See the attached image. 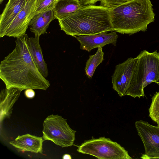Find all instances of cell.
Masks as SVG:
<instances>
[{
    "mask_svg": "<svg viewBox=\"0 0 159 159\" xmlns=\"http://www.w3.org/2000/svg\"><path fill=\"white\" fill-rule=\"evenodd\" d=\"M135 58L130 57L117 65L112 76V88L121 97L125 95L133 76Z\"/></svg>",
    "mask_w": 159,
    "mask_h": 159,
    "instance_id": "9c48e42d",
    "label": "cell"
},
{
    "mask_svg": "<svg viewBox=\"0 0 159 159\" xmlns=\"http://www.w3.org/2000/svg\"><path fill=\"white\" fill-rule=\"evenodd\" d=\"M42 138L62 148L74 145L76 131L68 125L66 120L58 114L48 116L44 120Z\"/></svg>",
    "mask_w": 159,
    "mask_h": 159,
    "instance_id": "8992f818",
    "label": "cell"
},
{
    "mask_svg": "<svg viewBox=\"0 0 159 159\" xmlns=\"http://www.w3.org/2000/svg\"><path fill=\"white\" fill-rule=\"evenodd\" d=\"M82 6L94 5L99 0H77Z\"/></svg>",
    "mask_w": 159,
    "mask_h": 159,
    "instance_id": "44dd1931",
    "label": "cell"
},
{
    "mask_svg": "<svg viewBox=\"0 0 159 159\" xmlns=\"http://www.w3.org/2000/svg\"><path fill=\"white\" fill-rule=\"evenodd\" d=\"M135 59L133 76L125 95L140 98L144 96V89L146 86L159 81V52L143 50Z\"/></svg>",
    "mask_w": 159,
    "mask_h": 159,
    "instance_id": "277c9868",
    "label": "cell"
},
{
    "mask_svg": "<svg viewBox=\"0 0 159 159\" xmlns=\"http://www.w3.org/2000/svg\"><path fill=\"white\" fill-rule=\"evenodd\" d=\"M3 0H0V3L1 4Z\"/></svg>",
    "mask_w": 159,
    "mask_h": 159,
    "instance_id": "cb8c5ba5",
    "label": "cell"
},
{
    "mask_svg": "<svg viewBox=\"0 0 159 159\" xmlns=\"http://www.w3.org/2000/svg\"><path fill=\"white\" fill-rule=\"evenodd\" d=\"M40 36L27 37V43L29 51L35 65L45 78L48 75L47 65L44 59L39 43Z\"/></svg>",
    "mask_w": 159,
    "mask_h": 159,
    "instance_id": "9a60e30c",
    "label": "cell"
},
{
    "mask_svg": "<svg viewBox=\"0 0 159 159\" xmlns=\"http://www.w3.org/2000/svg\"><path fill=\"white\" fill-rule=\"evenodd\" d=\"M22 91L20 89L11 88L2 89L0 93V121L9 117L13 107Z\"/></svg>",
    "mask_w": 159,
    "mask_h": 159,
    "instance_id": "5bb4252c",
    "label": "cell"
},
{
    "mask_svg": "<svg viewBox=\"0 0 159 159\" xmlns=\"http://www.w3.org/2000/svg\"><path fill=\"white\" fill-rule=\"evenodd\" d=\"M156 83L158 85H159V81L157 82Z\"/></svg>",
    "mask_w": 159,
    "mask_h": 159,
    "instance_id": "d4e9b609",
    "label": "cell"
},
{
    "mask_svg": "<svg viewBox=\"0 0 159 159\" xmlns=\"http://www.w3.org/2000/svg\"><path fill=\"white\" fill-rule=\"evenodd\" d=\"M152 7L150 0H133L110 8L114 31L129 35L146 31L155 20Z\"/></svg>",
    "mask_w": 159,
    "mask_h": 159,
    "instance_id": "3957f363",
    "label": "cell"
},
{
    "mask_svg": "<svg viewBox=\"0 0 159 159\" xmlns=\"http://www.w3.org/2000/svg\"><path fill=\"white\" fill-rule=\"evenodd\" d=\"M82 6L77 0H57L54 8V16L58 20L70 15Z\"/></svg>",
    "mask_w": 159,
    "mask_h": 159,
    "instance_id": "2e32d148",
    "label": "cell"
},
{
    "mask_svg": "<svg viewBox=\"0 0 159 159\" xmlns=\"http://www.w3.org/2000/svg\"><path fill=\"white\" fill-rule=\"evenodd\" d=\"M149 111V117L159 126V91L156 92L152 98Z\"/></svg>",
    "mask_w": 159,
    "mask_h": 159,
    "instance_id": "ac0fdd59",
    "label": "cell"
},
{
    "mask_svg": "<svg viewBox=\"0 0 159 159\" xmlns=\"http://www.w3.org/2000/svg\"><path fill=\"white\" fill-rule=\"evenodd\" d=\"M44 140L39 137L29 134L19 135L9 143L13 147L23 152H29L42 154L43 145Z\"/></svg>",
    "mask_w": 159,
    "mask_h": 159,
    "instance_id": "7c38bea8",
    "label": "cell"
},
{
    "mask_svg": "<svg viewBox=\"0 0 159 159\" xmlns=\"http://www.w3.org/2000/svg\"><path fill=\"white\" fill-rule=\"evenodd\" d=\"M55 4L47 10L34 15L31 20L29 26L35 36H40L47 33L46 30L50 23L55 19L54 16Z\"/></svg>",
    "mask_w": 159,
    "mask_h": 159,
    "instance_id": "4fadbf2b",
    "label": "cell"
},
{
    "mask_svg": "<svg viewBox=\"0 0 159 159\" xmlns=\"http://www.w3.org/2000/svg\"><path fill=\"white\" fill-rule=\"evenodd\" d=\"M110 8L101 5L82 6L74 13L58 20L59 25L66 34L73 37L113 31Z\"/></svg>",
    "mask_w": 159,
    "mask_h": 159,
    "instance_id": "7a4b0ae2",
    "label": "cell"
},
{
    "mask_svg": "<svg viewBox=\"0 0 159 159\" xmlns=\"http://www.w3.org/2000/svg\"><path fill=\"white\" fill-rule=\"evenodd\" d=\"M77 151L99 159H131L128 152L116 142L104 137L92 138L78 146Z\"/></svg>",
    "mask_w": 159,
    "mask_h": 159,
    "instance_id": "5b68a950",
    "label": "cell"
},
{
    "mask_svg": "<svg viewBox=\"0 0 159 159\" xmlns=\"http://www.w3.org/2000/svg\"><path fill=\"white\" fill-rule=\"evenodd\" d=\"M24 94L26 98L32 99L35 96V93L33 89L29 88L25 90Z\"/></svg>",
    "mask_w": 159,
    "mask_h": 159,
    "instance_id": "7402d4cb",
    "label": "cell"
},
{
    "mask_svg": "<svg viewBox=\"0 0 159 159\" xmlns=\"http://www.w3.org/2000/svg\"><path fill=\"white\" fill-rule=\"evenodd\" d=\"M57 0H38L35 15L47 10Z\"/></svg>",
    "mask_w": 159,
    "mask_h": 159,
    "instance_id": "d6986e66",
    "label": "cell"
},
{
    "mask_svg": "<svg viewBox=\"0 0 159 159\" xmlns=\"http://www.w3.org/2000/svg\"><path fill=\"white\" fill-rule=\"evenodd\" d=\"M29 0H9L0 16V37L5 36L9 27Z\"/></svg>",
    "mask_w": 159,
    "mask_h": 159,
    "instance_id": "8fae6325",
    "label": "cell"
},
{
    "mask_svg": "<svg viewBox=\"0 0 159 159\" xmlns=\"http://www.w3.org/2000/svg\"><path fill=\"white\" fill-rule=\"evenodd\" d=\"M133 0H99L101 5L112 8L127 2Z\"/></svg>",
    "mask_w": 159,
    "mask_h": 159,
    "instance_id": "ffe728a7",
    "label": "cell"
},
{
    "mask_svg": "<svg viewBox=\"0 0 159 159\" xmlns=\"http://www.w3.org/2000/svg\"><path fill=\"white\" fill-rule=\"evenodd\" d=\"M38 0H29L11 24L5 36L16 38L26 34L29 23L35 15Z\"/></svg>",
    "mask_w": 159,
    "mask_h": 159,
    "instance_id": "ba28073f",
    "label": "cell"
},
{
    "mask_svg": "<svg viewBox=\"0 0 159 159\" xmlns=\"http://www.w3.org/2000/svg\"><path fill=\"white\" fill-rule=\"evenodd\" d=\"M80 43V48L90 52L95 48H102L107 44L116 45L118 37L116 32L100 33L86 35H78L74 36Z\"/></svg>",
    "mask_w": 159,
    "mask_h": 159,
    "instance_id": "30bf717a",
    "label": "cell"
},
{
    "mask_svg": "<svg viewBox=\"0 0 159 159\" xmlns=\"http://www.w3.org/2000/svg\"><path fill=\"white\" fill-rule=\"evenodd\" d=\"M27 36L25 34L17 38L15 48L1 61L0 78L7 88L46 90L50 82L41 74L31 57Z\"/></svg>",
    "mask_w": 159,
    "mask_h": 159,
    "instance_id": "6da1fadb",
    "label": "cell"
},
{
    "mask_svg": "<svg viewBox=\"0 0 159 159\" xmlns=\"http://www.w3.org/2000/svg\"><path fill=\"white\" fill-rule=\"evenodd\" d=\"M135 125L145 149V154L141 158L159 159V126L153 125L142 120L136 121Z\"/></svg>",
    "mask_w": 159,
    "mask_h": 159,
    "instance_id": "52a82bcc",
    "label": "cell"
},
{
    "mask_svg": "<svg viewBox=\"0 0 159 159\" xmlns=\"http://www.w3.org/2000/svg\"><path fill=\"white\" fill-rule=\"evenodd\" d=\"M63 159H71L72 157L70 155L68 154H64L62 157Z\"/></svg>",
    "mask_w": 159,
    "mask_h": 159,
    "instance_id": "603a6c76",
    "label": "cell"
},
{
    "mask_svg": "<svg viewBox=\"0 0 159 159\" xmlns=\"http://www.w3.org/2000/svg\"><path fill=\"white\" fill-rule=\"evenodd\" d=\"M104 55L102 48L99 47L94 55L89 56L86 63L84 70L85 74L90 79L93 76L97 66L103 61Z\"/></svg>",
    "mask_w": 159,
    "mask_h": 159,
    "instance_id": "e0dca14e",
    "label": "cell"
}]
</instances>
